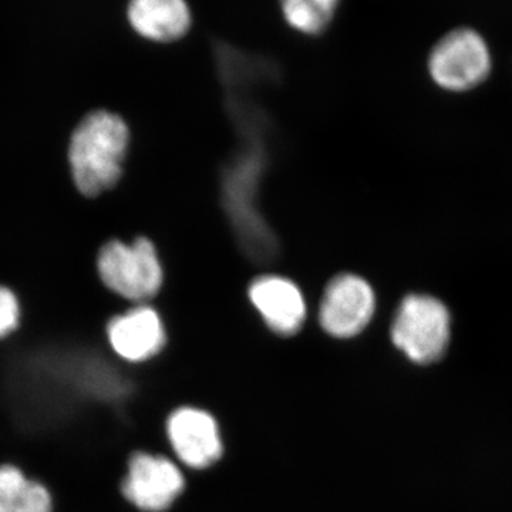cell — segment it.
I'll return each mask as SVG.
<instances>
[{
    "instance_id": "13",
    "label": "cell",
    "mask_w": 512,
    "mask_h": 512,
    "mask_svg": "<svg viewBox=\"0 0 512 512\" xmlns=\"http://www.w3.org/2000/svg\"><path fill=\"white\" fill-rule=\"evenodd\" d=\"M29 478L12 464L0 466V512H15Z\"/></svg>"
},
{
    "instance_id": "12",
    "label": "cell",
    "mask_w": 512,
    "mask_h": 512,
    "mask_svg": "<svg viewBox=\"0 0 512 512\" xmlns=\"http://www.w3.org/2000/svg\"><path fill=\"white\" fill-rule=\"evenodd\" d=\"M342 0H278L279 16L292 32L319 37L335 23Z\"/></svg>"
},
{
    "instance_id": "4",
    "label": "cell",
    "mask_w": 512,
    "mask_h": 512,
    "mask_svg": "<svg viewBox=\"0 0 512 512\" xmlns=\"http://www.w3.org/2000/svg\"><path fill=\"white\" fill-rule=\"evenodd\" d=\"M97 272L111 292L141 303L150 301L163 285V266L153 242L137 238L133 242H107L97 256Z\"/></svg>"
},
{
    "instance_id": "3",
    "label": "cell",
    "mask_w": 512,
    "mask_h": 512,
    "mask_svg": "<svg viewBox=\"0 0 512 512\" xmlns=\"http://www.w3.org/2000/svg\"><path fill=\"white\" fill-rule=\"evenodd\" d=\"M390 338L410 362L433 365L443 359L450 345V312L434 296H406L394 316Z\"/></svg>"
},
{
    "instance_id": "10",
    "label": "cell",
    "mask_w": 512,
    "mask_h": 512,
    "mask_svg": "<svg viewBox=\"0 0 512 512\" xmlns=\"http://www.w3.org/2000/svg\"><path fill=\"white\" fill-rule=\"evenodd\" d=\"M128 26L154 45H173L190 35L194 9L190 0H127Z\"/></svg>"
},
{
    "instance_id": "14",
    "label": "cell",
    "mask_w": 512,
    "mask_h": 512,
    "mask_svg": "<svg viewBox=\"0 0 512 512\" xmlns=\"http://www.w3.org/2000/svg\"><path fill=\"white\" fill-rule=\"evenodd\" d=\"M22 309L16 293L0 285V339L12 335L19 328Z\"/></svg>"
},
{
    "instance_id": "5",
    "label": "cell",
    "mask_w": 512,
    "mask_h": 512,
    "mask_svg": "<svg viewBox=\"0 0 512 512\" xmlns=\"http://www.w3.org/2000/svg\"><path fill=\"white\" fill-rule=\"evenodd\" d=\"M187 477L161 453L137 450L128 457L120 493L138 512H168L187 490Z\"/></svg>"
},
{
    "instance_id": "7",
    "label": "cell",
    "mask_w": 512,
    "mask_h": 512,
    "mask_svg": "<svg viewBox=\"0 0 512 512\" xmlns=\"http://www.w3.org/2000/svg\"><path fill=\"white\" fill-rule=\"evenodd\" d=\"M429 72L441 89L467 92L483 83L490 74V50L474 30H453L434 46L429 57Z\"/></svg>"
},
{
    "instance_id": "2",
    "label": "cell",
    "mask_w": 512,
    "mask_h": 512,
    "mask_svg": "<svg viewBox=\"0 0 512 512\" xmlns=\"http://www.w3.org/2000/svg\"><path fill=\"white\" fill-rule=\"evenodd\" d=\"M130 133L126 121L107 110L87 114L69 144L73 183L86 197H97L119 183Z\"/></svg>"
},
{
    "instance_id": "6",
    "label": "cell",
    "mask_w": 512,
    "mask_h": 512,
    "mask_svg": "<svg viewBox=\"0 0 512 512\" xmlns=\"http://www.w3.org/2000/svg\"><path fill=\"white\" fill-rule=\"evenodd\" d=\"M168 450L188 470H211L225 457L220 420L210 410L192 404L175 407L164 421Z\"/></svg>"
},
{
    "instance_id": "8",
    "label": "cell",
    "mask_w": 512,
    "mask_h": 512,
    "mask_svg": "<svg viewBox=\"0 0 512 512\" xmlns=\"http://www.w3.org/2000/svg\"><path fill=\"white\" fill-rule=\"evenodd\" d=\"M375 312L376 296L369 282L343 274L333 278L323 293L319 322L332 338L352 339L367 328Z\"/></svg>"
},
{
    "instance_id": "11",
    "label": "cell",
    "mask_w": 512,
    "mask_h": 512,
    "mask_svg": "<svg viewBox=\"0 0 512 512\" xmlns=\"http://www.w3.org/2000/svg\"><path fill=\"white\" fill-rule=\"evenodd\" d=\"M249 299L269 330L282 338L296 335L305 323V299L289 279L261 276L249 286Z\"/></svg>"
},
{
    "instance_id": "1",
    "label": "cell",
    "mask_w": 512,
    "mask_h": 512,
    "mask_svg": "<svg viewBox=\"0 0 512 512\" xmlns=\"http://www.w3.org/2000/svg\"><path fill=\"white\" fill-rule=\"evenodd\" d=\"M228 106L241 131L242 150L224 173V205L249 258L269 261L276 252V239L258 207L259 183L266 164L264 117L245 97L229 99Z\"/></svg>"
},
{
    "instance_id": "15",
    "label": "cell",
    "mask_w": 512,
    "mask_h": 512,
    "mask_svg": "<svg viewBox=\"0 0 512 512\" xmlns=\"http://www.w3.org/2000/svg\"><path fill=\"white\" fill-rule=\"evenodd\" d=\"M15 512H53V497L49 488L39 481L29 480Z\"/></svg>"
},
{
    "instance_id": "9",
    "label": "cell",
    "mask_w": 512,
    "mask_h": 512,
    "mask_svg": "<svg viewBox=\"0 0 512 512\" xmlns=\"http://www.w3.org/2000/svg\"><path fill=\"white\" fill-rule=\"evenodd\" d=\"M106 335L111 350L133 365L154 359L167 345L163 319L144 303L111 318Z\"/></svg>"
}]
</instances>
